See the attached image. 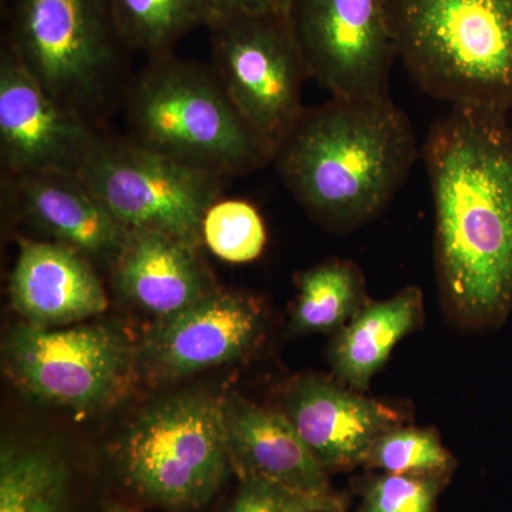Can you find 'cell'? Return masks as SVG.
<instances>
[{
    "mask_svg": "<svg viewBox=\"0 0 512 512\" xmlns=\"http://www.w3.org/2000/svg\"><path fill=\"white\" fill-rule=\"evenodd\" d=\"M126 138L202 173L228 178L262 170L275 148L235 104L212 67L154 59L128 84Z\"/></svg>",
    "mask_w": 512,
    "mask_h": 512,
    "instance_id": "3",
    "label": "cell"
},
{
    "mask_svg": "<svg viewBox=\"0 0 512 512\" xmlns=\"http://www.w3.org/2000/svg\"><path fill=\"white\" fill-rule=\"evenodd\" d=\"M416 158L412 123L390 96L332 97L303 107L272 163L313 220L350 231L382 214Z\"/></svg>",
    "mask_w": 512,
    "mask_h": 512,
    "instance_id": "2",
    "label": "cell"
},
{
    "mask_svg": "<svg viewBox=\"0 0 512 512\" xmlns=\"http://www.w3.org/2000/svg\"><path fill=\"white\" fill-rule=\"evenodd\" d=\"M212 6H214L215 15H228V13H284V15H288L291 0H212Z\"/></svg>",
    "mask_w": 512,
    "mask_h": 512,
    "instance_id": "26",
    "label": "cell"
},
{
    "mask_svg": "<svg viewBox=\"0 0 512 512\" xmlns=\"http://www.w3.org/2000/svg\"><path fill=\"white\" fill-rule=\"evenodd\" d=\"M117 35L126 49L148 59L171 55L192 30L214 18L212 0H107Z\"/></svg>",
    "mask_w": 512,
    "mask_h": 512,
    "instance_id": "20",
    "label": "cell"
},
{
    "mask_svg": "<svg viewBox=\"0 0 512 512\" xmlns=\"http://www.w3.org/2000/svg\"><path fill=\"white\" fill-rule=\"evenodd\" d=\"M227 410L232 473L258 477L312 494H332L328 473L281 409L231 397Z\"/></svg>",
    "mask_w": 512,
    "mask_h": 512,
    "instance_id": "17",
    "label": "cell"
},
{
    "mask_svg": "<svg viewBox=\"0 0 512 512\" xmlns=\"http://www.w3.org/2000/svg\"><path fill=\"white\" fill-rule=\"evenodd\" d=\"M396 55L451 106L512 113V0H386Z\"/></svg>",
    "mask_w": 512,
    "mask_h": 512,
    "instance_id": "4",
    "label": "cell"
},
{
    "mask_svg": "<svg viewBox=\"0 0 512 512\" xmlns=\"http://www.w3.org/2000/svg\"><path fill=\"white\" fill-rule=\"evenodd\" d=\"M103 131L45 92L6 40L0 52L2 175L79 174Z\"/></svg>",
    "mask_w": 512,
    "mask_h": 512,
    "instance_id": "11",
    "label": "cell"
},
{
    "mask_svg": "<svg viewBox=\"0 0 512 512\" xmlns=\"http://www.w3.org/2000/svg\"><path fill=\"white\" fill-rule=\"evenodd\" d=\"M262 329L264 311L255 298L217 289L190 308L158 319L138 348V367L151 382H177L244 356Z\"/></svg>",
    "mask_w": 512,
    "mask_h": 512,
    "instance_id": "12",
    "label": "cell"
},
{
    "mask_svg": "<svg viewBox=\"0 0 512 512\" xmlns=\"http://www.w3.org/2000/svg\"><path fill=\"white\" fill-rule=\"evenodd\" d=\"M6 204L26 224L56 242L110 268L130 229L121 224L79 174L2 175Z\"/></svg>",
    "mask_w": 512,
    "mask_h": 512,
    "instance_id": "14",
    "label": "cell"
},
{
    "mask_svg": "<svg viewBox=\"0 0 512 512\" xmlns=\"http://www.w3.org/2000/svg\"><path fill=\"white\" fill-rule=\"evenodd\" d=\"M423 322V293L416 286L386 301H367L338 330L329 359L336 380L357 392H367L373 377L389 359L394 346Z\"/></svg>",
    "mask_w": 512,
    "mask_h": 512,
    "instance_id": "18",
    "label": "cell"
},
{
    "mask_svg": "<svg viewBox=\"0 0 512 512\" xmlns=\"http://www.w3.org/2000/svg\"><path fill=\"white\" fill-rule=\"evenodd\" d=\"M448 478L387 474L370 477L359 512H434Z\"/></svg>",
    "mask_w": 512,
    "mask_h": 512,
    "instance_id": "24",
    "label": "cell"
},
{
    "mask_svg": "<svg viewBox=\"0 0 512 512\" xmlns=\"http://www.w3.org/2000/svg\"><path fill=\"white\" fill-rule=\"evenodd\" d=\"M510 123H511V130H512V113L510 114Z\"/></svg>",
    "mask_w": 512,
    "mask_h": 512,
    "instance_id": "29",
    "label": "cell"
},
{
    "mask_svg": "<svg viewBox=\"0 0 512 512\" xmlns=\"http://www.w3.org/2000/svg\"><path fill=\"white\" fill-rule=\"evenodd\" d=\"M363 467L387 474L450 478L456 458L443 446L436 430L403 424L373 444Z\"/></svg>",
    "mask_w": 512,
    "mask_h": 512,
    "instance_id": "22",
    "label": "cell"
},
{
    "mask_svg": "<svg viewBox=\"0 0 512 512\" xmlns=\"http://www.w3.org/2000/svg\"><path fill=\"white\" fill-rule=\"evenodd\" d=\"M281 410L326 473L363 466L373 444L404 423L396 407L319 375L292 382Z\"/></svg>",
    "mask_w": 512,
    "mask_h": 512,
    "instance_id": "13",
    "label": "cell"
},
{
    "mask_svg": "<svg viewBox=\"0 0 512 512\" xmlns=\"http://www.w3.org/2000/svg\"><path fill=\"white\" fill-rule=\"evenodd\" d=\"M319 512H345V510H340V508H338V510H325V511H319Z\"/></svg>",
    "mask_w": 512,
    "mask_h": 512,
    "instance_id": "28",
    "label": "cell"
},
{
    "mask_svg": "<svg viewBox=\"0 0 512 512\" xmlns=\"http://www.w3.org/2000/svg\"><path fill=\"white\" fill-rule=\"evenodd\" d=\"M6 375L33 402L94 413L116 406L140 372L138 348L109 322L37 328L19 323L3 345Z\"/></svg>",
    "mask_w": 512,
    "mask_h": 512,
    "instance_id": "7",
    "label": "cell"
},
{
    "mask_svg": "<svg viewBox=\"0 0 512 512\" xmlns=\"http://www.w3.org/2000/svg\"><path fill=\"white\" fill-rule=\"evenodd\" d=\"M345 510L338 494H312L258 477L239 478L227 512H319Z\"/></svg>",
    "mask_w": 512,
    "mask_h": 512,
    "instance_id": "25",
    "label": "cell"
},
{
    "mask_svg": "<svg viewBox=\"0 0 512 512\" xmlns=\"http://www.w3.org/2000/svg\"><path fill=\"white\" fill-rule=\"evenodd\" d=\"M198 247L148 229H130L111 265L114 289L134 308L168 318L217 291Z\"/></svg>",
    "mask_w": 512,
    "mask_h": 512,
    "instance_id": "16",
    "label": "cell"
},
{
    "mask_svg": "<svg viewBox=\"0 0 512 512\" xmlns=\"http://www.w3.org/2000/svg\"><path fill=\"white\" fill-rule=\"evenodd\" d=\"M207 28L212 70L239 113L275 148L301 114L311 77L288 15H215Z\"/></svg>",
    "mask_w": 512,
    "mask_h": 512,
    "instance_id": "9",
    "label": "cell"
},
{
    "mask_svg": "<svg viewBox=\"0 0 512 512\" xmlns=\"http://www.w3.org/2000/svg\"><path fill=\"white\" fill-rule=\"evenodd\" d=\"M423 156L444 305L470 328L500 325L512 311L510 114L451 106L430 128Z\"/></svg>",
    "mask_w": 512,
    "mask_h": 512,
    "instance_id": "1",
    "label": "cell"
},
{
    "mask_svg": "<svg viewBox=\"0 0 512 512\" xmlns=\"http://www.w3.org/2000/svg\"><path fill=\"white\" fill-rule=\"evenodd\" d=\"M84 183L128 229L163 232L200 248L202 224L221 200L222 181L101 133L79 171Z\"/></svg>",
    "mask_w": 512,
    "mask_h": 512,
    "instance_id": "8",
    "label": "cell"
},
{
    "mask_svg": "<svg viewBox=\"0 0 512 512\" xmlns=\"http://www.w3.org/2000/svg\"><path fill=\"white\" fill-rule=\"evenodd\" d=\"M266 228L254 204L218 200L202 224V244L228 264H248L264 252Z\"/></svg>",
    "mask_w": 512,
    "mask_h": 512,
    "instance_id": "23",
    "label": "cell"
},
{
    "mask_svg": "<svg viewBox=\"0 0 512 512\" xmlns=\"http://www.w3.org/2000/svg\"><path fill=\"white\" fill-rule=\"evenodd\" d=\"M106 512H137L131 510V508L124 507V505L119 504H109L107 505Z\"/></svg>",
    "mask_w": 512,
    "mask_h": 512,
    "instance_id": "27",
    "label": "cell"
},
{
    "mask_svg": "<svg viewBox=\"0 0 512 512\" xmlns=\"http://www.w3.org/2000/svg\"><path fill=\"white\" fill-rule=\"evenodd\" d=\"M69 471L47 447L5 446L0 456V512H63Z\"/></svg>",
    "mask_w": 512,
    "mask_h": 512,
    "instance_id": "21",
    "label": "cell"
},
{
    "mask_svg": "<svg viewBox=\"0 0 512 512\" xmlns=\"http://www.w3.org/2000/svg\"><path fill=\"white\" fill-rule=\"evenodd\" d=\"M367 301L359 266L345 259H329L299 275L291 332H338Z\"/></svg>",
    "mask_w": 512,
    "mask_h": 512,
    "instance_id": "19",
    "label": "cell"
},
{
    "mask_svg": "<svg viewBox=\"0 0 512 512\" xmlns=\"http://www.w3.org/2000/svg\"><path fill=\"white\" fill-rule=\"evenodd\" d=\"M288 18L309 74L332 97L389 96L397 55L386 0H291Z\"/></svg>",
    "mask_w": 512,
    "mask_h": 512,
    "instance_id": "10",
    "label": "cell"
},
{
    "mask_svg": "<svg viewBox=\"0 0 512 512\" xmlns=\"http://www.w3.org/2000/svg\"><path fill=\"white\" fill-rule=\"evenodd\" d=\"M225 402L214 394L183 393L148 407L117 451L124 483L164 507L208 503L232 471Z\"/></svg>",
    "mask_w": 512,
    "mask_h": 512,
    "instance_id": "6",
    "label": "cell"
},
{
    "mask_svg": "<svg viewBox=\"0 0 512 512\" xmlns=\"http://www.w3.org/2000/svg\"><path fill=\"white\" fill-rule=\"evenodd\" d=\"M9 295L23 322L37 328L77 325L109 308V296L92 262L42 239H19Z\"/></svg>",
    "mask_w": 512,
    "mask_h": 512,
    "instance_id": "15",
    "label": "cell"
},
{
    "mask_svg": "<svg viewBox=\"0 0 512 512\" xmlns=\"http://www.w3.org/2000/svg\"><path fill=\"white\" fill-rule=\"evenodd\" d=\"M6 42L64 109L99 124L119 92L121 50L107 0H6Z\"/></svg>",
    "mask_w": 512,
    "mask_h": 512,
    "instance_id": "5",
    "label": "cell"
}]
</instances>
